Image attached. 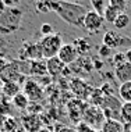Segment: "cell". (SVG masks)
Listing matches in <instances>:
<instances>
[{
    "label": "cell",
    "instance_id": "e0dca14e",
    "mask_svg": "<svg viewBox=\"0 0 131 132\" xmlns=\"http://www.w3.org/2000/svg\"><path fill=\"white\" fill-rule=\"evenodd\" d=\"M21 89H22V88H21V85L13 84V82H9V84H3L0 95H3L4 97L9 99V100H11L13 97H16L18 93H21Z\"/></svg>",
    "mask_w": 131,
    "mask_h": 132
},
{
    "label": "cell",
    "instance_id": "5bb4252c",
    "mask_svg": "<svg viewBox=\"0 0 131 132\" xmlns=\"http://www.w3.org/2000/svg\"><path fill=\"white\" fill-rule=\"evenodd\" d=\"M114 77L121 84L126 82H131V63L130 61H124L121 64L114 67Z\"/></svg>",
    "mask_w": 131,
    "mask_h": 132
},
{
    "label": "cell",
    "instance_id": "6da1fadb",
    "mask_svg": "<svg viewBox=\"0 0 131 132\" xmlns=\"http://www.w3.org/2000/svg\"><path fill=\"white\" fill-rule=\"evenodd\" d=\"M49 7L50 11H55L64 22L84 29V20L88 13L84 4L77 2H49Z\"/></svg>",
    "mask_w": 131,
    "mask_h": 132
},
{
    "label": "cell",
    "instance_id": "52a82bcc",
    "mask_svg": "<svg viewBox=\"0 0 131 132\" xmlns=\"http://www.w3.org/2000/svg\"><path fill=\"white\" fill-rule=\"evenodd\" d=\"M43 59L39 42H25L20 49V61H35ZM45 60V59H43Z\"/></svg>",
    "mask_w": 131,
    "mask_h": 132
},
{
    "label": "cell",
    "instance_id": "1f68e13d",
    "mask_svg": "<svg viewBox=\"0 0 131 132\" xmlns=\"http://www.w3.org/2000/svg\"><path fill=\"white\" fill-rule=\"evenodd\" d=\"M75 131H77V132H99V131H96V129H94V128H91L89 125H87L85 122H82V121H81L80 124H77Z\"/></svg>",
    "mask_w": 131,
    "mask_h": 132
},
{
    "label": "cell",
    "instance_id": "7402d4cb",
    "mask_svg": "<svg viewBox=\"0 0 131 132\" xmlns=\"http://www.w3.org/2000/svg\"><path fill=\"white\" fill-rule=\"evenodd\" d=\"M119 96L123 103H131V82H126L119 86Z\"/></svg>",
    "mask_w": 131,
    "mask_h": 132
},
{
    "label": "cell",
    "instance_id": "ac0fdd59",
    "mask_svg": "<svg viewBox=\"0 0 131 132\" xmlns=\"http://www.w3.org/2000/svg\"><path fill=\"white\" fill-rule=\"evenodd\" d=\"M99 132H124V125L119 120H105Z\"/></svg>",
    "mask_w": 131,
    "mask_h": 132
},
{
    "label": "cell",
    "instance_id": "e575fe53",
    "mask_svg": "<svg viewBox=\"0 0 131 132\" xmlns=\"http://www.w3.org/2000/svg\"><path fill=\"white\" fill-rule=\"evenodd\" d=\"M4 10H6V6H4V3H3V0H0V15L4 13Z\"/></svg>",
    "mask_w": 131,
    "mask_h": 132
},
{
    "label": "cell",
    "instance_id": "ab89813d",
    "mask_svg": "<svg viewBox=\"0 0 131 132\" xmlns=\"http://www.w3.org/2000/svg\"><path fill=\"white\" fill-rule=\"evenodd\" d=\"M0 132H2V129H0Z\"/></svg>",
    "mask_w": 131,
    "mask_h": 132
},
{
    "label": "cell",
    "instance_id": "4316f807",
    "mask_svg": "<svg viewBox=\"0 0 131 132\" xmlns=\"http://www.w3.org/2000/svg\"><path fill=\"white\" fill-rule=\"evenodd\" d=\"M109 6H112L113 9H116L120 14H123L126 11L127 3L124 2V0H109Z\"/></svg>",
    "mask_w": 131,
    "mask_h": 132
},
{
    "label": "cell",
    "instance_id": "484cf974",
    "mask_svg": "<svg viewBox=\"0 0 131 132\" xmlns=\"http://www.w3.org/2000/svg\"><path fill=\"white\" fill-rule=\"evenodd\" d=\"M11 100H9L3 95H0V116H10L11 113Z\"/></svg>",
    "mask_w": 131,
    "mask_h": 132
},
{
    "label": "cell",
    "instance_id": "7c38bea8",
    "mask_svg": "<svg viewBox=\"0 0 131 132\" xmlns=\"http://www.w3.org/2000/svg\"><path fill=\"white\" fill-rule=\"evenodd\" d=\"M46 68H48V75L53 78V79H56V78H59L60 75L64 74L67 65L64 63H61V60L56 56V57L46 60Z\"/></svg>",
    "mask_w": 131,
    "mask_h": 132
},
{
    "label": "cell",
    "instance_id": "8d00e7d4",
    "mask_svg": "<svg viewBox=\"0 0 131 132\" xmlns=\"http://www.w3.org/2000/svg\"><path fill=\"white\" fill-rule=\"evenodd\" d=\"M38 132H53V129H52V128H46V127H43L41 131H38Z\"/></svg>",
    "mask_w": 131,
    "mask_h": 132
},
{
    "label": "cell",
    "instance_id": "74e56055",
    "mask_svg": "<svg viewBox=\"0 0 131 132\" xmlns=\"http://www.w3.org/2000/svg\"><path fill=\"white\" fill-rule=\"evenodd\" d=\"M2 86H3V81H2V78H0V92H2Z\"/></svg>",
    "mask_w": 131,
    "mask_h": 132
},
{
    "label": "cell",
    "instance_id": "f35d334b",
    "mask_svg": "<svg viewBox=\"0 0 131 132\" xmlns=\"http://www.w3.org/2000/svg\"><path fill=\"white\" fill-rule=\"evenodd\" d=\"M130 132H131V125H130Z\"/></svg>",
    "mask_w": 131,
    "mask_h": 132
},
{
    "label": "cell",
    "instance_id": "ba28073f",
    "mask_svg": "<svg viewBox=\"0 0 131 132\" xmlns=\"http://www.w3.org/2000/svg\"><path fill=\"white\" fill-rule=\"evenodd\" d=\"M87 103L80 100V99H71L67 103V114H68L70 120L75 124H80L82 121V116L85 111Z\"/></svg>",
    "mask_w": 131,
    "mask_h": 132
},
{
    "label": "cell",
    "instance_id": "603a6c76",
    "mask_svg": "<svg viewBox=\"0 0 131 132\" xmlns=\"http://www.w3.org/2000/svg\"><path fill=\"white\" fill-rule=\"evenodd\" d=\"M119 15H120V13L117 11V10L113 9L112 6H107V7H106V10H105V13H103V20H105V22H109V24H112V25H113Z\"/></svg>",
    "mask_w": 131,
    "mask_h": 132
},
{
    "label": "cell",
    "instance_id": "8992f818",
    "mask_svg": "<svg viewBox=\"0 0 131 132\" xmlns=\"http://www.w3.org/2000/svg\"><path fill=\"white\" fill-rule=\"evenodd\" d=\"M22 93L28 97V100L31 103H41V100H43L45 97V92L42 85L36 79H27L22 85Z\"/></svg>",
    "mask_w": 131,
    "mask_h": 132
},
{
    "label": "cell",
    "instance_id": "4dcf8cb0",
    "mask_svg": "<svg viewBox=\"0 0 131 132\" xmlns=\"http://www.w3.org/2000/svg\"><path fill=\"white\" fill-rule=\"evenodd\" d=\"M55 28H53L52 24H49V22H43L41 25V34H42V36H48V35H52V34H55Z\"/></svg>",
    "mask_w": 131,
    "mask_h": 132
},
{
    "label": "cell",
    "instance_id": "2e32d148",
    "mask_svg": "<svg viewBox=\"0 0 131 132\" xmlns=\"http://www.w3.org/2000/svg\"><path fill=\"white\" fill-rule=\"evenodd\" d=\"M29 74L32 77H46L48 75V68H46V60H35L29 61Z\"/></svg>",
    "mask_w": 131,
    "mask_h": 132
},
{
    "label": "cell",
    "instance_id": "83f0119b",
    "mask_svg": "<svg viewBox=\"0 0 131 132\" xmlns=\"http://www.w3.org/2000/svg\"><path fill=\"white\" fill-rule=\"evenodd\" d=\"M53 132H77V131L71 127L66 125V124L55 122V125H53Z\"/></svg>",
    "mask_w": 131,
    "mask_h": 132
},
{
    "label": "cell",
    "instance_id": "5b68a950",
    "mask_svg": "<svg viewBox=\"0 0 131 132\" xmlns=\"http://www.w3.org/2000/svg\"><path fill=\"white\" fill-rule=\"evenodd\" d=\"M0 78H2L3 84H9V82H13V84H18L21 85V82H25V75L21 72L20 68V63L18 61H10L7 64V67L4 68L2 74H0Z\"/></svg>",
    "mask_w": 131,
    "mask_h": 132
},
{
    "label": "cell",
    "instance_id": "d6a6232c",
    "mask_svg": "<svg viewBox=\"0 0 131 132\" xmlns=\"http://www.w3.org/2000/svg\"><path fill=\"white\" fill-rule=\"evenodd\" d=\"M99 56H102V57H110V49L106 47L105 45H101V46H99Z\"/></svg>",
    "mask_w": 131,
    "mask_h": 132
},
{
    "label": "cell",
    "instance_id": "d6986e66",
    "mask_svg": "<svg viewBox=\"0 0 131 132\" xmlns=\"http://www.w3.org/2000/svg\"><path fill=\"white\" fill-rule=\"evenodd\" d=\"M29 100H28V97L25 95L21 92V93H18L16 96V97H13L11 99V104L13 107H16L17 110H20V111H27V109H28V106H29Z\"/></svg>",
    "mask_w": 131,
    "mask_h": 132
},
{
    "label": "cell",
    "instance_id": "ffe728a7",
    "mask_svg": "<svg viewBox=\"0 0 131 132\" xmlns=\"http://www.w3.org/2000/svg\"><path fill=\"white\" fill-rule=\"evenodd\" d=\"M73 45L75 46L77 52H78V54L81 57H84L85 54H88V52L91 50V43H89V40H88L87 38H78V39H75Z\"/></svg>",
    "mask_w": 131,
    "mask_h": 132
},
{
    "label": "cell",
    "instance_id": "9c48e42d",
    "mask_svg": "<svg viewBox=\"0 0 131 132\" xmlns=\"http://www.w3.org/2000/svg\"><path fill=\"white\" fill-rule=\"evenodd\" d=\"M70 88H71V90L75 93L77 99H80V100L84 102V99H88L92 93V89L89 88V85L87 84L85 81L80 79V78L74 77L71 81H70Z\"/></svg>",
    "mask_w": 131,
    "mask_h": 132
},
{
    "label": "cell",
    "instance_id": "cb8c5ba5",
    "mask_svg": "<svg viewBox=\"0 0 131 132\" xmlns=\"http://www.w3.org/2000/svg\"><path fill=\"white\" fill-rule=\"evenodd\" d=\"M130 15L128 14H126V13H123V14H120V15L117 17V20L114 21V24H113V27L116 28V29H124V28H127L130 25Z\"/></svg>",
    "mask_w": 131,
    "mask_h": 132
},
{
    "label": "cell",
    "instance_id": "d4e9b609",
    "mask_svg": "<svg viewBox=\"0 0 131 132\" xmlns=\"http://www.w3.org/2000/svg\"><path fill=\"white\" fill-rule=\"evenodd\" d=\"M107 6H109L107 0H91V7L94 9V11L98 13L102 17H103V13H105Z\"/></svg>",
    "mask_w": 131,
    "mask_h": 132
},
{
    "label": "cell",
    "instance_id": "9a60e30c",
    "mask_svg": "<svg viewBox=\"0 0 131 132\" xmlns=\"http://www.w3.org/2000/svg\"><path fill=\"white\" fill-rule=\"evenodd\" d=\"M102 40H103V45L106 47H109L110 50L123 46V38L120 36V34H117L116 31H106Z\"/></svg>",
    "mask_w": 131,
    "mask_h": 132
},
{
    "label": "cell",
    "instance_id": "8fae6325",
    "mask_svg": "<svg viewBox=\"0 0 131 132\" xmlns=\"http://www.w3.org/2000/svg\"><path fill=\"white\" fill-rule=\"evenodd\" d=\"M103 17L99 15L98 13L95 11H88L85 15V20H84V29L91 32V34H95L103 27Z\"/></svg>",
    "mask_w": 131,
    "mask_h": 132
},
{
    "label": "cell",
    "instance_id": "f546056e",
    "mask_svg": "<svg viewBox=\"0 0 131 132\" xmlns=\"http://www.w3.org/2000/svg\"><path fill=\"white\" fill-rule=\"evenodd\" d=\"M110 61L113 65H119V64H121V63H124L127 61V57H126V53H116L114 56H112V59H110Z\"/></svg>",
    "mask_w": 131,
    "mask_h": 132
},
{
    "label": "cell",
    "instance_id": "4fadbf2b",
    "mask_svg": "<svg viewBox=\"0 0 131 132\" xmlns=\"http://www.w3.org/2000/svg\"><path fill=\"white\" fill-rule=\"evenodd\" d=\"M21 124H22V129L25 132H38L42 128V120L39 116L35 114H25L21 117Z\"/></svg>",
    "mask_w": 131,
    "mask_h": 132
},
{
    "label": "cell",
    "instance_id": "3957f363",
    "mask_svg": "<svg viewBox=\"0 0 131 132\" xmlns=\"http://www.w3.org/2000/svg\"><path fill=\"white\" fill-rule=\"evenodd\" d=\"M41 47H42V56H43L45 60H49L52 57H56L59 54L63 43V38L61 35L55 32L52 35H48V36H42V39L39 40Z\"/></svg>",
    "mask_w": 131,
    "mask_h": 132
},
{
    "label": "cell",
    "instance_id": "f1b7e54d",
    "mask_svg": "<svg viewBox=\"0 0 131 132\" xmlns=\"http://www.w3.org/2000/svg\"><path fill=\"white\" fill-rule=\"evenodd\" d=\"M36 11L39 13H50V7H49V2H35L34 3Z\"/></svg>",
    "mask_w": 131,
    "mask_h": 132
},
{
    "label": "cell",
    "instance_id": "277c9868",
    "mask_svg": "<svg viewBox=\"0 0 131 132\" xmlns=\"http://www.w3.org/2000/svg\"><path fill=\"white\" fill-rule=\"evenodd\" d=\"M105 116H103V111H102L101 107L98 106H92V104H88L87 103V107H85V111H84V116H82V122H85L87 125H89L91 128L99 131L102 127V124L105 122Z\"/></svg>",
    "mask_w": 131,
    "mask_h": 132
},
{
    "label": "cell",
    "instance_id": "d590c367",
    "mask_svg": "<svg viewBox=\"0 0 131 132\" xmlns=\"http://www.w3.org/2000/svg\"><path fill=\"white\" fill-rule=\"evenodd\" d=\"M126 57H127V61H130V63H131V47L128 49V52L126 53Z\"/></svg>",
    "mask_w": 131,
    "mask_h": 132
},
{
    "label": "cell",
    "instance_id": "44dd1931",
    "mask_svg": "<svg viewBox=\"0 0 131 132\" xmlns=\"http://www.w3.org/2000/svg\"><path fill=\"white\" fill-rule=\"evenodd\" d=\"M119 116L123 125H131V103H121Z\"/></svg>",
    "mask_w": 131,
    "mask_h": 132
},
{
    "label": "cell",
    "instance_id": "30bf717a",
    "mask_svg": "<svg viewBox=\"0 0 131 132\" xmlns=\"http://www.w3.org/2000/svg\"><path fill=\"white\" fill-rule=\"evenodd\" d=\"M57 57L61 60V63L66 64V65H71V64H74L80 59V54H78L75 46L73 43H64L61 46V49H60Z\"/></svg>",
    "mask_w": 131,
    "mask_h": 132
},
{
    "label": "cell",
    "instance_id": "7a4b0ae2",
    "mask_svg": "<svg viewBox=\"0 0 131 132\" xmlns=\"http://www.w3.org/2000/svg\"><path fill=\"white\" fill-rule=\"evenodd\" d=\"M24 13L22 10L17 7L6 9L4 13L0 15V34L2 35H11L21 28Z\"/></svg>",
    "mask_w": 131,
    "mask_h": 132
},
{
    "label": "cell",
    "instance_id": "836d02e7",
    "mask_svg": "<svg viewBox=\"0 0 131 132\" xmlns=\"http://www.w3.org/2000/svg\"><path fill=\"white\" fill-rule=\"evenodd\" d=\"M10 63V60H7L4 56H0V74L4 71V68L7 67V64Z\"/></svg>",
    "mask_w": 131,
    "mask_h": 132
}]
</instances>
